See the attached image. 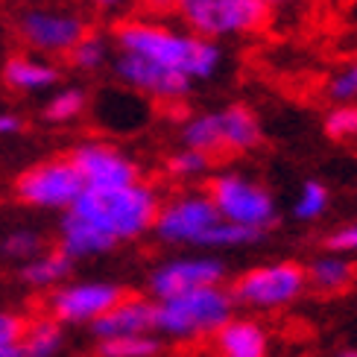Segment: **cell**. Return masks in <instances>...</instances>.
Returning <instances> with one entry per match:
<instances>
[{
	"instance_id": "1",
	"label": "cell",
	"mask_w": 357,
	"mask_h": 357,
	"mask_svg": "<svg viewBox=\"0 0 357 357\" xmlns=\"http://www.w3.org/2000/svg\"><path fill=\"white\" fill-rule=\"evenodd\" d=\"M117 50L146 56L153 62L185 73L190 82L211 79L222 68V47L211 38H202L190 29H173L165 24L129 18L114 26Z\"/></svg>"
},
{
	"instance_id": "2",
	"label": "cell",
	"mask_w": 357,
	"mask_h": 357,
	"mask_svg": "<svg viewBox=\"0 0 357 357\" xmlns=\"http://www.w3.org/2000/svg\"><path fill=\"white\" fill-rule=\"evenodd\" d=\"M158 193L144 182H129L117 188H82V193L68 211L91 226L112 246L135 241L153 229L158 214Z\"/></svg>"
},
{
	"instance_id": "3",
	"label": "cell",
	"mask_w": 357,
	"mask_h": 357,
	"mask_svg": "<svg viewBox=\"0 0 357 357\" xmlns=\"http://www.w3.org/2000/svg\"><path fill=\"white\" fill-rule=\"evenodd\" d=\"M234 314V299L222 284H208L197 290L176 293L155 302V331L173 340H202L211 337Z\"/></svg>"
},
{
	"instance_id": "4",
	"label": "cell",
	"mask_w": 357,
	"mask_h": 357,
	"mask_svg": "<svg viewBox=\"0 0 357 357\" xmlns=\"http://www.w3.org/2000/svg\"><path fill=\"white\" fill-rule=\"evenodd\" d=\"M173 9L190 33L211 41L258 33L270 21L261 0H173Z\"/></svg>"
},
{
	"instance_id": "5",
	"label": "cell",
	"mask_w": 357,
	"mask_h": 357,
	"mask_svg": "<svg viewBox=\"0 0 357 357\" xmlns=\"http://www.w3.org/2000/svg\"><path fill=\"white\" fill-rule=\"evenodd\" d=\"M208 197H211L214 208L220 211L222 220L241 222V226L270 231L278 222L275 199L264 185H258L255 178L241 176V173H220L208 182Z\"/></svg>"
},
{
	"instance_id": "6",
	"label": "cell",
	"mask_w": 357,
	"mask_h": 357,
	"mask_svg": "<svg viewBox=\"0 0 357 357\" xmlns=\"http://www.w3.org/2000/svg\"><path fill=\"white\" fill-rule=\"evenodd\" d=\"M307 287L305 266L296 261H275L264 266H252L243 275L234 278V284L229 287L234 305L246 307H284L296 302Z\"/></svg>"
},
{
	"instance_id": "7",
	"label": "cell",
	"mask_w": 357,
	"mask_h": 357,
	"mask_svg": "<svg viewBox=\"0 0 357 357\" xmlns=\"http://www.w3.org/2000/svg\"><path fill=\"white\" fill-rule=\"evenodd\" d=\"M220 211L214 208L208 193H185L167 205H158L153 231L165 243L176 246H202L208 231L220 222Z\"/></svg>"
},
{
	"instance_id": "8",
	"label": "cell",
	"mask_w": 357,
	"mask_h": 357,
	"mask_svg": "<svg viewBox=\"0 0 357 357\" xmlns=\"http://www.w3.org/2000/svg\"><path fill=\"white\" fill-rule=\"evenodd\" d=\"M18 33L36 53L68 56V50L88 33V24L79 12L65 6H33L21 12Z\"/></svg>"
},
{
	"instance_id": "9",
	"label": "cell",
	"mask_w": 357,
	"mask_h": 357,
	"mask_svg": "<svg viewBox=\"0 0 357 357\" xmlns=\"http://www.w3.org/2000/svg\"><path fill=\"white\" fill-rule=\"evenodd\" d=\"M82 176L70 158H53L29 167L15 185L21 202L33 208H65V211L82 193Z\"/></svg>"
},
{
	"instance_id": "10",
	"label": "cell",
	"mask_w": 357,
	"mask_h": 357,
	"mask_svg": "<svg viewBox=\"0 0 357 357\" xmlns=\"http://www.w3.org/2000/svg\"><path fill=\"white\" fill-rule=\"evenodd\" d=\"M114 77L126 88H132V91L153 97V100H165V102L185 100L193 88V82L185 77V73L158 65L146 56L126 53V50H121L114 59Z\"/></svg>"
},
{
	"instance_id": "11",
	"label": "cell",
	"mask_w": 357,
	"mask_h": 357,
	"mask_svg": "<svg viewBox=\"0 0 357 357\" xmlns=\"http://www.w3.org/2000/svg\"><path fill=\"white\" fill-rule=\"evenodd\" d=\"M70 161L82 176L85 188H117L138 182V165L112 144L85 141L70 153Z\"/></svg>"
},
{
	"instance_id": "12",
	"label": "cell",
	"mask_w": 357,
	"mask_h": 357,
	"mask_svg": "<svg viewBox=\"0 0 357 357\" xmlns=\"http://www.w3.org/2000/svg\"><path fill=\"white\" fill-rule=\"evenodd\" d=\"M123 296V287L109 284V281H79V284L59 287L50 296V314L56 322L68 325H91L97 317Z\"/></svg>"
},
{
	"instance_id": "13",
	"label": "cell",
	"mask_w": 357,
	"mask_h": 357,
	"mask_svg": "<svg viewBox=\"0 0 357 357\" xmlns=\"http://www.w3.org/2000/svg\"><path fill=\"white\" fill-rule=\"evenodd\" d=\"M226 278V264L220 258H173L155 266L150 275V296L158 299H170L176 293L185 290H197L208 284H222Z\"/></svg>"
},
{
	"instance_id": "14",
	"label": "cell",
	"mask_w": 357,
	"mask_h": 357,
	"mask_svg": "<svg viewBox=\"0 0 357 357\" xmlns=\"http://www.w3.org/2000/svg\"><path fill=\"white\" fill-rule=\"evenodd\" d=\"M100 340L123 337V334H150L155 331V302L144 296H121L106 314L91 322Z\"/></svg>"
},
{
	"instance_id": "15",
	"label": "cell",
	"mask_w": 357,
	"mask_h": 357,
	"mask_svg": "<svg viewBox=\"0 0 357 357\" xmlns=\"http://www.w3.org/2000/svg\"><path fill=\"white\" fill-rule=\"evenodd\" d=\"M220 357H266L270 337L252 319H229L211 334Z\"/></svg>"
},
{
	"instance_id": "16",
	"label": "cell",
	"mask_w": 357,
	"mask_h": 357,
	"mask_svg": "<svg viewBox=\"0 0 357 357\" xmlns=\"http://www.w3.org/2000/svg\"><path fill=\"white\" fill-rule=\"evenodd\" d=\"M220 141L222 150L229 153H249L264 141L261 121L243 102H231V106L220 109Z\"/></svg>"
},
{
	"instance_id": "17",
	"label": "cell",
	"mask_w": 357,
	"mask_h": 357,
	"mask_svg": "<svg viewBox=\"0 0 357 357\" xmlns=\"http://www.w3.org/2000/svg\"><path fill=\"white\" fill-rule=\"evenodd\" d=\"M3 79L15 91H44L59 82V70L56 65H50L47 59H36V56H15L3 68Z\"/></svg>"
},
{
	"instance_id": "18",
	"label": "cell",
	"mask_w": 357,
	"mask_h": 357,
	"mask_svg": "<svg viewBox=\"0 0 357 357\" xmlns=\"http://www.w3.org/2000/svg\"><path fill=\"white\" fill-rule=\"evenodd\" d=\"M307 284H314L319 293H346L354 281H357V270L354 264L346 261L340 252L328 258H317L310 266H305Z\"/></svg>"
},
{
	"instance_id": "19",
	"label": "cell",
	"mask_w": 357,
	"mask_h": 357,
	"mask_svg": "<svg viewBox=\"0 0 357 357\" xmlns=\"http://www.w3.org/2000/svg\"><path fill=\"white\" fill-rule=\"evenodd\" d=\"M182 144L202 150L208 155L222 153V141H220V114L217 112H205L197 114L182 126Z\"/></svg>"
},
{
	"instance_id": "20",
	"label": "cell",
	"mask_w": 357,
	"mask_h": 357,
	"mask_svg": "<svg viewBox=\"0 0 357 357\" xmlns=\"http://www.w3.org/2000/svg\"><path fill=\"white\" fill-rule=\"evenodd\" d=\"M70 264L73 261L65 255L62 249L50 252V255H44V258H33L24 266V281L33 284V287H53L70 273Z\"/></svg>"
},
{
	"instance_id": "21",
	"label": "cell",
	"mask_w": 357,
	"mask_h": 357,
	"mask_svg": "<svg viewBox=\"0 0 357 357\" xmlns=\"http://www.w3.org/2000/svg\"><path fill=\"white\" fill-rule=\"evenodd\" d=\"M62 346V328L56 319H41L29 325L21 337V354L24 357H53Z\"/></svg>"
},
{
	"instance_id": "22",
	"label": "cell",
	"mask_w": 357,
	"mask_h": 357,
	"mask_svg": "<svg viewBox=\"0 0 357 357\" xmlns=\"http://www.w3.org/2000/svg\"><path fill=\"white\" fill-rule=\"evenodd\" d=\"M100 357H155L161 343L150 334H123L100 340Z\"/></svg>"
},
{
	"instance_id": "23",
	"label": "cell",
	"mask_w": 357,
	"mask_h": 357,
	"mask_svg": "<svg viewBox=\"0 0 357 357\" xmlns=\"http://www.w3.org/2000/svg\"><path fill=\"white\" fill-rule=\"evenodd\" d=\"M264 237V231L258 229H249L241 226V222H231V220H220L217 226L208 231L202 249H241V246H252Z\"/></svg>"
},
{
	"instance_id": "24",
	"label": "cell",
	"mask_w": 357,
	"mask_h": 357,
	"mask_svg": "<svg viewBox=\"0 0 357 357\" xmlns=\"http://www.w3.org/2000/svg\"><path fill=\"white\" fill-rule=\"evenodd\" d=\"M68 59L79 70H97L109 62V41L100 33H85L73 47L68 50Z\"/></svg>"
},
{
	"instance_id": "25",
	"label": "cell",
	"mask_w": 357,
	"mask_h": 357,
	"mask_svg": "<svg viewBox=\"0 0 357 357\" xmlns=\"http://www.w3.org/2000/svg\"><path fill=\"white\" fill-rule=\"evenodd\" d=\"M328 202H331V193L322 182L317 178H307L302 185L299 197L293 202V217L302 220V222H310V220H319L325 211H328Z\"/></svg>"
},
{
	"instance_id": "26",
	"label": "cell",
	"mask_w": 357,
	"mask_h": 357,
	"mask_svg": "<svg viewBox=\"0 0 357 357\" xmlns=\"http://www.w3.org/2000/svg\"><path fill=\"white\" fill-rule=\"evenodd\" d=\"M85 106H88V97L82 88H65V91H59L47 100L44 117H47L50 123H68V121H77L85 112Z\"/></svg>"
},
{
	"instance_id": "27",
	"label": "cell",
	"mask_w": 357,
	"mask_h": 357,
	"mask_svg": "<svg viewBox=\"0 0 357 357\" xmlns=\"http://www.w3.org/2000/svg\"><path fill=\"white\" fill-rule=\"evenodd\" d=\"M208 167H211V155L202 150H193V146H185V150H178L167 158V173L176 178H197Z\"/></svg>"
},
{
	"instance_id": "28",
	"label": "cell",
	"mask_w": 357,
	"mask_h": 357,
	"mask_svg": "<svg viewBox=\"0 0 357 357\" xmlns=\"http://www.w3.org/2000/svg\"><path fill=\"white\" fill-rule=\"evenodd\" d=\"M325 132L328 138H354L357 135V102H337V106L325 114Z\"/></svg>"
},
{
	"instance_id": "29",
	"label": "cell",
	"mask_w": 357,
	"mask_h": 357,
	"mask_svg": "<svg viewBox=\"0 0 357 357\" xmlns=\"http://www.w3.org/2000/svg\"><path fill=\"white\" fill-rule=\"evenodd\" d=\"M328 97L334 102H354L357 100V62L337 70L328 82Z\"/></svg>"
},
{
	"instance_id": "30",
	"label": "cell",
	"mask_w": 357,
	"mask_h": 357,
	"mask_svg": "<svg viewBox=\"0 0 357 357\" xmlns=\"http://www.w3.org/2000/svg\"><path fill=\"white\" fill-rule=\"evenodd\" d=\"M3 249H6V255H12V258H33L36 252L41 249V241H38L36 231L21 229V231H12V234L6 237Z\"/></svg>"
},
{
	"instance_id": "31",
	"label": "cell",
	"mask_w": 357,
	"mask_h": 357,
	"mask_svg": "<svg viewBox=\"0 0 357 357\" xmlns=\"http://www.w3.org/2000/svg\"><path fill=\"white\" fill-rule=\"evenodd\" d=\"M331 252H340V255H346V252H357V222L351 226H343L328 234V241H325Z\"/></svg>"
},
{
	"instance_id": "32",
	"label": "cell",
	"mask_w": 357,
	"mask_h": 357,
	"mask_svg": "<svg viewBox=\"0 0 357 357\" xmlns=\"http://www.w3.org/2000/svg\"><path fill=\"white\" fill-rule=\"evenodd\" d=\"M24 331H26L24 319H18L15 314H0V346L18 343V340L24 337Z\"/></svg>"
},
{
	"instance_id": "33",
	"label": "cell",
	"mask_w": 357,
	"mask_h": 357,
	"mask_svg": "<svg viewBox=\"0 0 357 357\" xmlns=\"http://www.w3.org/2000/svg\"><path fill=\"white\" fill-rule=\"evenodd\" d=\"M88 6H94V9H100V12H123V9H129L135 0H85Z\"/></svg>"
},
{
	"instance_id": "34",
	"label": "cell",
	"mask_w": 357,
	"mask_h": 357,
	"mask_svg": "<svg viewBox=\"0 0 357 357\" xmlns=\"http://www.w3.org/2000/svg\"><path fill=\"white\" fill-rule=\"evenodd\" d=\"M21 129H24L21 117H15L12 112H0V135H15Z\"/></svg>"
},
{
	"instance_id": "35",
	"label": "cell",
	"mask_w": 357,
	"mask_h": 357,
	"mask_svg": "<svg viewBox=\"0 0 357 357\" xmlns=\"http://www.w3.org/2000/svg\"><path fill=\"white\" fill-rule=\"evenodd\" d=\"M144 6H150L155 12H167V9H173V0H144Z\"/></svg>"
},
{
	"instance_id": "36",
	"label": "cell",
	"mask_w": 357,
	"mask_h": 357,
	"mask_svg": "<svg viewBox=\"0 0 357 357\" xmlns=\"http://www.w3.org/2000/svg\"><path fill=\"white\" fill-rule=\"evenodd\" d=\"M0 357H24L21 354V340L12 343V346H0Z\"/></svg>"
},
{
	"instance_id": "37",
	"label": "cell",
	"mask_w": 357,
	"mask_h": 357,
	"mask_svg": "<svg viewBox=\"0 0 357 357\" xmlns=\"http://www.w3.org/2000/svg\"><path fill=\"white\" fill-rule=\"evenodd\" d=\"M337 357H357V349H346V351H340Z\"/></svg>"
},
{
	"instance_id": "38",
	"label": "cell",
	"mask_w": 357,
	"mask_h": 357,
	"mask_svg": "<svg viewBox=\"0 0 357 357\" xmlns=\"http://www.w3.org/2000/svg\"><path fill=\"white\" fill-rule=\"evenodd\" d=\"M261 3H266V6H273V3H281V0H261Z\"/></svg>"
}]
</instances>
